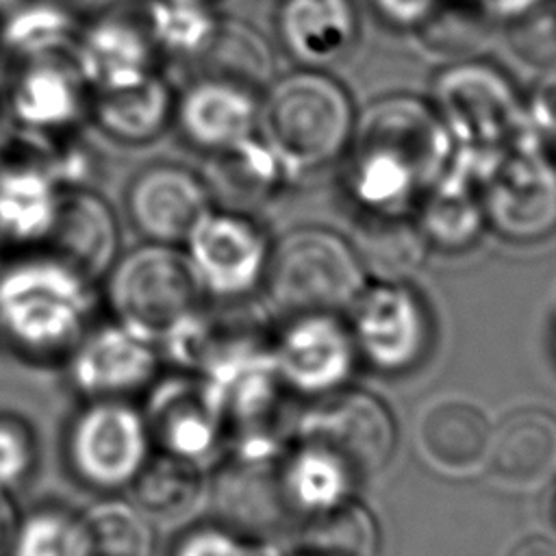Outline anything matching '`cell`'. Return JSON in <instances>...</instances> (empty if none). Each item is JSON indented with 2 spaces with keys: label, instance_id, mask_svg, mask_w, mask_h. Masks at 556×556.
<instances>
[{
  "label": "cell",
  "instance_id": "1",
  "mask_svg": "<svg viewBox=\"0 0 556 556\" xmlns=\"http://www.w3.org/2000/svg\"><path fill=\"white\" fill-rule=\"evenodd\" d=\"M452 143L430 102L380 98L354 122L343 152L348 189L371 213H402L447 169Z\"/></svg>",
  "mask_w": 556,
  "mask_h": 556
},
{
  "label": "cell",
  "instance_id": "2",
  "mask_svg": "<svg viewBox=\"0 0 556 556\" xmlns=\"http://www.w3.org/2000/svg\"><path fill=\"white\" fill-rule=\"evenodd\" d=\"M100 306V282L48 248L0 258V350L26 365H61Z\"/></svg>",
  "mask_w": 556,
  "mask_h": 556
},
{
  "label": "cell",
  "instance_id": "3",
  "mask_svg": "<svg viewBox=\"0 0 556 556\" xmlns=\"http://www.w3.org/2000/svg\"><path fill=\"white\" fill-rule=\"evenodd\" d=\"M109 315L154 339L163 356L191 358L206 328L204 295L180 245L141 241L100 280Z\"/></svg>",
  "mask_w": 556,
  "mask_h": 556
},
{
  "label": "cell",
  "instance_id": "4",
  "mask_svg": "<svg viewBox=\"0 0 556 556\" xmlns=\"http://www.w3.org/2000/svg\"><path fill=\"white\" fill-rule=\"evenodd\" d=\"M354 122L345 87L317 67H295L271 78L261 91L258 132L278 152L291 178L341 156Z\"/></svg>",
  "mask_w": 556,
  "mask_h": 556
},
{
  "label": "cell",
  "instance_id": "5",
  "mask_svg": "<svg viewBox=\"0 0 556 556\" xmlns=\"http://www.w3.org/2000/svg\"><path fill=\"white\" fill-rule=\"evenodd\" d=\"M363 261L337 230L304 224L274 237L258 295L278 317L341 313L363 291Z\"/></svg>",
  "mask_w": 556,
  "mask_h": 556
},
{
  "label": "cell",
  "instance_id": "6",
  "mask_svg": "<svg viewBox=\"0 0 556 556\" xmlns=\"http://www.w3.org/2000/svg\"><path fill=\"white\" fill-rule=\"evenodd\" d=\"M61 450L67 473L98 495L126 493L156 452L135 400H80Z\"/></svg>",
  "mask_w": 556,
  "mask_h": 556
},
{
  "label": "cell",
  "instance_id": "7",
  "mask_svg": "<svg viewBox=\"0 0 556 556\" xmlns=\"http://www.w3.org/2000/svg\"><path fill=\"white\" fill-rule=\"evenodd\" d=\"M484 217L510 239H536L556 228V154L523 130L489 150L480 174Z\"/></svg>",
  "mask_w": 556,
  "mask_h": 556
},
{
  "label": "cell",
  "instance_id": "8",
  "mask_svg": "<svg viewBox=\"0 0 556 556\" xmlns=\"http://www.w3.org/2000/svg\"><path fill=\"white\" fill-rule=\"evenodd\" d=\"M271 243L274 237L252 213L213 204L180 248L208 302H241L258 295Z\"/></svg>",
  "mask_w": 556,
  "mask_h": 556
},
{
  "label": "cell",
  "instance_id": "9",
  "mask_svg": "<svg viewBox=\"0 0 556 556\" xmlns=\"http://www.w3.org/2000/svg\"><path fill=\"white\" fill-rule=\"evenodd\" d=\"M430 104L463 148L497 150L528 130L526 104L510 78L491 63L463 61L439 72Z\"/></svg>",
  "mask_w": 556,
  "mask_h": 556
},
{
  "label": "cell",
  "instance_id": "10",
  "mask_svg": "<svg viewBox=\"0 0 556 556\" xmlns=\"http://www.w3.org/2000/svg\"><path fill=\"white\" fill-rule=\"evenodd\" d=\"M163 363L154 339L109 317L91 324L61 367L80 400H135L154 384Z\"/></svg>",
  "mask_w": 556,
  "mask_h": 556
},
{
  "label": "cell",
  "instance_id": "11",
  "mask_svg": "<svg viewBox=\"0 0 556 556\" xmlns=\"http://www.w3.org/2000/svg\"><path fill=\"white\" fill-rule=\"evenodd\" d=\"M91 91L70 54L15 61L4 87L9 119L28 143L74 135L89 117Z\"/></svg>",
  "mask_w": 556,
  "mask_h": 556
},
{
  "label": "cell",
  "instance_id": "12",
  "mask_svg": "<svg viewBox=\"0 0 556 556\" xmlns=\"http://www.w3.org/2000/svg\"><path fill=\"white\" fill-rule=\"evenodd\" d=\"M267 341V356L282 389L326 397L339 389L354 365L356 345L339 313L282 317Z\"/></svg>",
  "mask_w": 556,
  "mask_h": 556
},
{
  "label": "cell",
  "instance_id": "13",
  "mask_svg": "<svg viewBox=\"0 0 556 556\" xmlns=\"http://www.w3.org/2000/svg\"><path fill=\"white\" fill-rule=\"evenodd\" d=\"M141 406L154 450L195 463L204 469L219 463L228 447V426L202 376H161L146 391Z\"/></svg>",
  "mask_w": 556,
  "mask_h": 556
},
{
  "label": "cell",
  "instance_id": "14",
  "mask_svg": "<svg viewBox=\"0 0 556 556\" xmlns=\"http://www.w3.org/2000/svg\"><path fill=\"white\" fill-rule=\"evenodd\" d=\"M213 204L208 178L178 161H152L139 167L124 189L126 217L143 241L182 245Z\"/></svg>",
  "mask_w": 556,
  "mask_h": 556
},
{
  "label": "cell",
  "instance_id": "15",
  "mask_svg": "<svg viewBox=\"0 0 556 556\" xmlns=\"http://www.w3.org/2000/svg\"><path fill=\"white\" fill-rule=\"evenodd\" d=\"M258 89L228 76L200 72L182 89H176L172 126L189 148L219 156L258 130Z\"/></svg>",
  "mask_w": 556,
  "mask_h": 556
},
{
  "label": "cell",
  "instance_id": "16",
  "mask_svg": "<svg viewBox=\"0 0 556 556\" xmlns=\"http://www.w3.org/2000/svg\"><path fill=\"white\" fill-rule=\"evenodd\" d=\"M70 56L91 93L135 85L161 70L139 11H109L80 22Z\"/></svg>",
  "mask_w": 556,
  "mask_h": 556
},
{
  "label": "cell",
  "instance_id": "17",
  "mask_svg": "<svg viewBox=\"0 0 556 556\" xmlns=\"http://www.w3.org/2000/svg\"><path fill=\"white\" fill-rule=\"evenodd\" d=\"M348 311L356 352L371 365L402 369L426 350L428 317L410 289L393 282L363 287Z\"/></svg>",
  "mask_w": 556,
  "mask_h": 556
},
{
  "label": "cell",
  "instance_id": "18",
  "mask_svg": "<svg viewBox=\"0 0 556 556\" xmlns=\"http://www.w3.org/2000/svg\"><path fill=\"white\" fill-rule=\"evenodd\" d=\"M63 191L35 150L0 152V245L7 252L46 248Z\"/></svg>",
  "mask_w": 556,
  "mask_h": 556
},
{
  "label": "cell",
  "instance_id": "19",
  "mask_svg": "<svg viewBox=\"0 0 556 556\" xmlns=\"http://www.w3.org/2000/svg\"><path fill=\"white\" fill-rule=\"evenodd\" d=\"M332 450L354 476H365L384 465L393 447V421L380 400L369 393L348 391L321 402L300 432Z\"/></svg>",
  "mask_w": 556,
  "mask_h": 556
},
{
  "label": "cell",
  "instance_id": "20",
  "mask_svg": "<svg viewBox=\"0 0 556 556\" xmlns=\"http://www.w3.org/2000/svg\"><path fill=\"white\" fill-rule=\"evenodd\" d=\"M46 248L100 282L122 254V226L113 204L87 185L67 187Z\"/></svg>",
  "mask_w": 556,
  "mask_h": 556
},
{
  "label": "cell",
  "instance_id": "21",
  "mask_svg": "<svg viewBox=\"0 0 556 556\" xmlns=\"http://www.w3.org/2000/svg\"><path fill=\"white\" fill-rule=\"evenodd\" d=\"M274 28L291 61L324 70L354 48L358 13L352 0H278Z\"/></svg>",
  "mask_w": 556,
  "mask_h": 556
},
{
  "label": "cell",
  "instance_id": "22",
  "mask_svg": "<svg viewBox=\"0 0 556 556\" xmlns=\"http://www.w3.org/2000/svg\"><path fill=\"white\" fill-rule=\"evenodd\" d=\"M484 467L510 489H534L556 473V417L543 408L508 413L493 430Z\"/></svg>",
  "mask_w": 556,
  "mask_h": 556
},
{
  "label": "cell",
  "instance_id": "23",
  "mask_svg": "<svg viewBox=\"0 0 556 556\" xmlns=\"http://www.w3.org/2000/svg\"><path fill=\"white\" fill-rule=\"evenodd\" d=\"M356 476L326 445L298 437L285 450L276 469L274 486L278 502L306 521H315L345 504L348 489Z\"/></svg>",
  "mask_w": 556,
  "mask_h": 556
},
{
  "label": "cell",
  "instance_id": "24",
  "mask_svg": "<svg viewBox=\"0 0 556 556\" xmlns=\"http://www.w3.org/2000/svg\"><path fill=\"white\" fill-rule=\"evenodd\" d=\"M174 106L176 87L159 70L135 85L91 93L89 119L115 143L148 146L172 128Z\"/></svg>",
  "mask_w": 556,
  "mask_h": 556
},
{
  "label": "cell",
  "instance_id": "25",
  "mask_svg": "<svg viewBox=\"0 0 556 556\" xmlns=\"http://www.w3.org/2000/svg\"><path fill=\"white\" fill-rule=\"evenodd\" d=\"M491 424L473 402L447 397L434 402L421 417L417 441L426 460L439 471L463 476L484 467Z\"/></svg>",
  "mask_w": 556,
  "mask_h": 556
},
{
  "label": "cell",
  "instance_id": "26",
  "mask_svg": "<svg viewBox=\"0 0 556 556\" xmlns=\"http://www.w3.org/2000/svg\"><path fill=\"white\" fill-rule=\"evenodd\" d=\"M206 471L195 463L154 452L126 493L154 523L180 521L204 502Z\"/></svg>",
  "mask_w": 556,
  "mask_h": 556
},
{
  "label": "cell",
  "instance_id": "27",
  "mask_svg": "<svg viewBox=\"0 0 556 556\" xmlns=\"http://www.w3.org/2000/svg\"><path fill=\"white\" fill-rule=\"evenodd\" d=\"M80 20L56 0H24L0 17V50L15 61L70 54Z\"/></svg>",
  "mask_w": 556,
  "mask_h": 556
},
{
  "label": "cell",
  "instance_id": "28",
  "mask_svg": "<svg viewBox=\"0 0 556 556\" xmlns=\"http://www.w3.org/2000/svg\"><path fill=\"white\" fill-rule=\"evenodd\" d=\"M139 15L159 56L200 61L211 48L222 15L200 0H143Z\"/></svg>",
  "mask_w": 556,
  "mask_h": 556
},
{
  "label": "cell",
  "instance_id": "29",
  "mask_svg": "<svg viewBox=\"0 0 556 556\" xmlns=\"http://www.w3.org/2000/svg\"><path fill=\"white\" fill-rule=\"evenodd\" d=\"M7 556H96L83 510L41 502L17 515Z\"/></svg>",
  "mask_w": 556,
  "mask_h": 556
},
{
  "label": "cell",
  "instance_id": "30",
  "mask_svg": "<svg viewBox=\"0 0 556 556\" xmlns=\"http://www.w3.org/2000/svg\"><path fill=\"white\" fill-rule=\"evenodd\" d=\"M83 515L96 556H154L156 523L124 493L100 495Z\"/></svg>",
  "mask_w": 556,
  "mask_h": 556
},
{
  "label": "cell",
  "instance_id": "31",
  "mask_svg": "<svg viewBox=\"0 0 556 556\" xmlns=\"http://www.w3.org/2000/svg\"><path fill=\"white\" fill-rule=\"evenodd\" d=\"M202 72L241 80L263 91L274 78V56L265 37L245 22L222 17L215 39L200 59Z\"/></svg>",
  "mask_w": 556,
  "mask_h": 556
},
{
  "label": "cell",
  "instance_id": "32",
  "mask_svg": "<svg viewBox=\"0 0 556 556\" xmlns=\"http://www.w3.org/2000/svg\"><path fill=\"white\" fill-rule=\"evenodd\" d=\"M424 241L419 224L408 222L402 213H371L363 226L361 243L354 248L361 261L382 274H400L421 261Z\"/></svg>",
  "mask_w": 556,
  "mask_h": 556
},
{
  "label": "cell",
  "instance_id": "33",
  "mask_svg": "<svg viewBox=\"0 0 556 556\" xmlns=\"http://www.w3.org/2000/svg\"><path fill=\"white\" fill-rule=\"evenodd\" d=\"M213 159L230 189L248 195H269L293 180L278 152L258 130L232 150Z\"/></svg>",
  "mask_w": 556,
  "mask_h": 556
},
{
  "label": "cell",
  "instance_id": "34",
  "mask_svg": "<svg viewBox=\"0 0 556 556\" xmlns=\"http://www.w3.org/2000/svg\"><path fill=\"white\" fill-rule=\"evenodd\" d=\"M486 17L489 13L476 0H465V4L437 0L415 30L432 50L463 52L484 37Z\"/></svg>",
  "mask_w": 556,
  "mask_h": 556
},
{
  "label": "cell",
  "instance_id": "35",
  "mask_svg": "<svg viewBox=\"0 0 556 556\" xmlns=\"http://www.w3.org/2000/svg\"><path fill=\"white\" fill-rule=\"evenodd\" d=\"M169 556H280V549L256 532L206 521L189 526L176 539Z\"/></svg>",
  "mask_w": 556,
  "mask_h": 556
},
{
  "label": "cell",
  "instance_id": "36",
  "mask_svg": "<svg viewBox=\"0 0 556 556\" xmlns=\"http://www.w3.org/2000/svg\"><path fill=\"white\" fill-rule=\"evenodd\" d=\"M39 437L30 419L0 410V493L15 495L37 471Z\"/></svg>",
  "mask_w": 556,
  "mask_h": 556
},
{
  "label": "cell",
  "instance_id": "37",
  "mask_svg": "<svg viewBox=\"0 0 556 556\" xmlns=\"http://www.w3.org/2000/svg\"><path fill=\"white\" fill-rule=\"evenodd\" d=\"M513 50L530 63L556 70V2H539L530 11L510 20Z\"/></svg>",
  "mask_w": 556,
  "mask_h": 556
},
{
  "label": "cell",
  "instance_id": "38",
  "mask_svg": "<svg viewBox=\"0 0 556 556\" xmlns=\"http://www.w3.org/2000/svg\"><path fill=\"white\" fill-rule=\"evenodd\" d=\"M528 126L554 152L556 150V70L545 76L526 104Z\"/></svg>",
  "mask_w": 556,
  "mask_h": 556
},
{
  "label": "cell",
  "instance_id": "39",
  "mask_svg": "<svg viewBox=\"0 0 556 556\" xmlns=\"http://www.w3.org/2000/svg\"><path fill=\"white\" fill-rule=\"evenodd\" d=\"M374 7L397 26L417 28L424 17L432 11L437 0H371Z\"/></svg>",
  "mask_w": 556,
  "mask_h": 556
},
{
  "label": "cell",
  "instance_id": "40",
  "mask_svg": "<svg viewBox=\"0 0 556 556\" xmlns=\"http://www.w3.org/2000/svg\"><path fill=\"white\" fill-rule=\"evenodd\" d=\"M17 508L13 506V497L0 493V556L9 554L13 528L17 521Z\"/></svg>",
  "mask_w": 556,
  "mask_h": 556
},
{
  "label": "cell",
  "instance_id": "41",
  "mask_svg": "<svg viewBox=\"0 0 556 556\" xmlns=\"http://www.w3.org/2000/svg\"><path fill=\"white\" fill-rule=\"evenodd\" d=\"M508 556H556V541L543 536H530L517 543Z\"/></svg>",
  "mask_w": 556,
  "mask_h": 556
},
{
  "label": "cell",
  "instance_id": "42",
  "mask_svg": "<svg viewBox=\"0 0 556 556\" xmlns=\"http://www.w3.org/2000/svg\"><path fill=\"white\" fill-rule=\"evenodd\" d=\"M20 2H24V0H0V17H2L4 13H9L13 7H17Z\"/></svg>",
  "mask_w": 556,
  "mask_h": 556
},
{
  "label": "cell",
  "instance_id": "43",
  "mask_svg": "<svg viewBox=\"0 0 556 556\" xmlns=\"http://www.w3.org/2000/svg\"><path fill=\"white\" fill-rule=\"evenodd\" d=\"M200 2H208V4H215V0H200Z\"/></svg>",
  "mask_w": 556,
  "mask_h": 556
}]
</instances>
